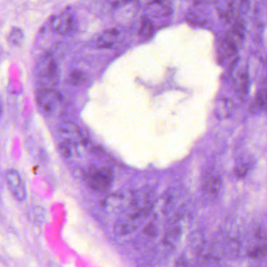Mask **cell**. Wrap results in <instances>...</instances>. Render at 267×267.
I'll return each mask as SVG.
<instances>
[{"mask_svg": "<svg viewBox=\"0 0 267 267\" xmlns=\"http://www.w3.org/2000/svg\"><path fill=\"white\" fill-rule=\"evenodd\" d=\"M37 103L45 114L50 116L58 117L62 115L65 110L64 97L51 88H41L37 92Z\"/></svg>", "mask_w": 267, "mask_h": 267, "instance_id": "1", "label": "cell"}, {"mask_svg": "<svg viewBox=\"0 0 267 267\" xmlns=\"http://www.w3.org/2000/svg\"><path fill=\"white\" fill-rule=\"evenodd\" d=\"M84 178L93 190L105 192L112 186L114 172L110 167L91 165L85 171Z\"/></svg>", "mask_w": 267, "mask_h": 267, "instance_id": "2", "label": "cell"}, {"mask_svg": "<svg viewBox=\"0 0 267 267\" xmlns=\"http://www.w3.org/2000/svg\"><path fill=\"white\" fill-rule=\"evenodd\" d=\"M37 76L42 88L55 89L60 80L58 64L52 56L46 55L37 64Z\"/></svg>", "mask_w": 267, "mask_h": 267, "instance_id": "3", "label": "cell"}, {"mask_svg": "<svg viewBox=\"0 0 267 267\" xmlns=\"http://www.w3.org/2000/svg\"><path fill=\"white\" fill-rule=\"evenodd\" d=\"M151 210V209H140L122 217L117 221L116 224L114 226V232L119 236L127 235L132 233L141 224Z\"/></svg>", "mask_w": 267, "mask_h": 267, "instance_id": "4", "label": "cell"}, {"mask_svg": "<svg viewBox=\"0 0 267 267\" xmlns=\"http://www.w3.org/2000/svg\"><path fill=\"white\" fill-rule=\"evenodd\" d=\"M139 8V0H115L113 2V18L118 23H129L134 19Z\"/></svg>", "mask_w": 267, "mask_h": 267, "instance_id": "5", "label": "cell"}, {"mask_svg": "<svg viewBox=\"0 0 267 267\" xmlns=\"http://www.w3.org/2000/svg\"><path fill=\"white\" fill-rule=\"evenodd\" d=\"M6 180L8 188L12 195L20 201L27 198V189L22 176L18 171L10 168L6 172Z\"/></svg>", "mask_w": 267, "mask_h": 267, "instance_id": "6", "label": "cell"}, {"mask_svg": "<svg viewBox=\"0 0 267 267\" xmlns=\"http://www.w3.org/2000/svg\"><path fill=\"white\" fill-rule=\"evenodd\" d=\"M77 21L73 14L64 13L53 20L51 27L53 31L59 35H68L76 31Z\"/></svg>", "mask_w": 267, "mask_h": 267, "instance_id": "7", "label": "cell"}, {"mask_svg": "<svg viewBox=\"0 0 267 267\" xmlns=\"http://www.w3.org/2000/svg\"><path fill=\"white\" fill-rule=\"evenodd\" d=\"M58 132L64 140L72 143H82L84 142L83 134L81 129L73 122H66L60 124L58 127Z\"/></svg>", "mask_w": 267, "mask_h": 267, "instance_id": "8", "label": "cell"}, {"mask_svg": "<svg viewBox=\"0 0 267 267\" xmlns=\"http://www.w3.org/2000/svg\"><path fill=\"white\" fill-rule=\"evenodd\" d=\"M172 13L168 0H151L146 5V14L149 18H165Z\"/></svg>", "mask_w": 267, "mask_h": 267, "instance_id": "9", "label": "cell"}, {"mask_svg": "<svg viewBox=\"0 0 267 267\" xmlns=\"http://www.w3.org/2000/svg\"><path fill=\"white\" fill-rule=\"evenodd\" d=\"M208 18V12L206 8L204 6V1L198 2L195 6L188 11L187 19L188 22L193 25L202 26L205 24Z\"/></svg>", "mask_w": 267, "mask_h": 267, "instance_id": "10", "label": "cell"}, {"mask_svg": "<svg viewBox=\"0 0 267 267\" xmlns=\"http://www.w3.org/2000/svg\"><path fill=\"white\" fill-rule=\"evenodd\" d=\"M228 9H227V15L229 18H238L240 15L245 14L248 10V2L247 0H229Z\"/></svg>", "mask_w": 267, "mask_h": 267, "instance_id": "11", "label": "cell"}, {"mask_svg": "<svg viewBox=\"0 0 267 267\" xmlns=\"http://www.w3.org/2000/svg\"><path fill=\"white\" fill-rule=\"evenodd\" d=\"M267 108V78L262 83L260 91L256 96V100L251 106V111L256 113L260 111L262 109Z\"/></svg>", "mask_w": 267, "mask_h": 267, "instance_id": "12", "label": "cell"}, {"mask_svg": "<svg viewBox=\"0 0 267 267\" xmlns=\"http://www.w3.org/2000/svg\"><path fill=\"white\" fill-rule=\"evenodd\" d=\"M234 89L241 95H244L248 91V76L245 70H241L234 76Z\"/></svg>", "mask_w": 267, "mask_h": 267, "instance_id": "13", "label": "cell"}, {"mask_svg": "<svg viewBox=\"0 0 267 267\" xmlns=\"http://www.w3.org/2000/svg\"><path fill=\"white\" fill-rule=\"evenodd\" d=\"M118 35V31L116 30L111 29L107 31L97 40V47L100 48H108L111 47L114 44L115 39H117Z\"/></svg>", "mask_w": 267, "mask_h": 267, "instance_id": "14", "label": "cell"}, {"mask_svg": "<svg viewBox=\"0 0 267 267\" xmlns=\"http://www.w3.org/2000/svg\"><path fill=\"white\" fill-rule=\"evenodd\" d=\"M155 32V26L151 18L145 16L139 24V34L143 38H150Z\"/></svg>", "mask_w": 267, "mask_h": 267, "instance_id": "15", "label": "cell"}, {"mask_svg": "<svg viewBox=\"0 0 267 267\" xmlns=\"http://www.w3.org/2000/svg\"><path fill=\"white\" fill-rule=\"evenodd\" d=\"M204 190L208 194H213L217 193L220 187V180L217 176L209 175L205 179L204 183Z\"/></svg>", "mask_w": 267, "mask_h": 267, "instance_id": "16", "label": "cell"}, {"mask_svg": "<svg viewBox=\"0 0 267 267\" xmlns=\"http://www.w3.org/2000/svg\"><path fill=\"white\" fill-rule=\"evenodd\" d=\"M86 75L85 72L80 70H72V72H70L68 75V83L71 85H75V86H80L85 83L86 80Z\"/></svg>", "mask_w": 267, "mask_h": 267, "instance_id": "17", "label": "cell"}, {"mask_svg": "<svg viewBox=\"0 0 267 267\" xmlns=\"http://www.w3.org/2000/svg\"><path fill=\"white\" fill-rule=\"evenodd\" d=\"M23 39V33H22V30H20L19 28L14 27L12 31H10V35H9V41L14 46H19L22 43Z\"/></svg>", "mask_w": 267, "mask_h": 267, "instance_id": "18", "label": "cell"}, {"mask_svg": "<svg viewBox=\"0 0 267 267\" xmlns=\"http://www.w3.org/2000/svg\"><path fill=\"white\" fill-rule=\"evenodd\" d=\"M73 145L72 143L64 140L59 144V151H60V155H62L63 157L68 158L71 157L72 155V152H73Z\"/></svg>", "mask_w": 267, "mask_h": 267, "instance_id": "19", "label": "cell"}, {"mask_svg": "<svg viewBox=\"0 0 267 267\" xmlns=\"http://www.w3.org/2000/svg\"><path fill=\"white\" fill-rule=\"evenodd\" d=\"M228 104H225L224 102L222 103L221 105L218 107L217 109V115L219 118H227L229 116V112L231 110V107L230 105H227Z\"/></svg>", "mask_w": 267, "mask_h": 267, "instance_id": "20", "label": "cell"}, {"mask_svg": "<svg viewBox=\"0 0 267 267\" xmlns=\"http://www.w3.org/2000/svg\"><path fill=\"white\" fill-rule=\"evenodd\" d=\"M267 253V247H265V246H259V247H256L249 252V256L254 258H260L266 256Z\"/></svg>", "mask_w": 267, "mask_h": 267, "instance_id": "21", "label": "cell"}, {"mask_svg": "<svg viewBox=\"0 0 267 267\" xmlns=\"http://www.w3.org/2000/svg\"><path fill=\"white\" fill-rule=\"evenodd\" d=\"M248 166L247 165H240V166H238L236 168V171H235V173H236L237 176L240 178L244 177L246 176V174L248 173Z\"/></svg>", "mask_w": 267, "mask_h": 267, "instance_id": "22", "label": "cell"}, {"mask_svg": "<svg viewBox=\"0 0 267 267\" xmlns=\"http://www.w3.org/2000/svg\"><path fill=\"white\" fill-rule=\"evenodd\" d=\"M204 2H213V1H215V0H203Z\"/></svg>", "mask_w": 267, "mask_h": 267, "instance_id": "23", "label": "cell"}]
</instances>
